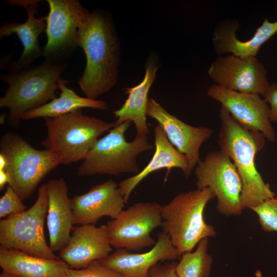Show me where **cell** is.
Wrapping results in <instances>:
<instances>
[{
    "label": "cell",
    "instance_id": "obj_11",
    "mask_svg": "<svg viewBox=\"0 0 277 277\" xmlns=\"http://www.w3.org/2000/svg\"><path fill=\"white\" fill-rule=\"evenodd\" d=\"M47 43L42 49L46 60L61 61L77 46L79 27L89 14L77 0H47Z\"/></svg>",
    "mask_w": 277,
    "mask_h": 277
},
{
    "label": "cell",
    "instance_id": "obj_32",
    "mask_svg": "<svg viewBox=\"0 0 277 277\" xmlns=\"http://www.w3.org/2000/svg\"><path fill=\"white\" fill-rule=\"evenodd\" d=\"M7 166V161L5 157L0 154V170H5Z\"/></svg>",
    "mask_w": 277,
    "mask_h": 277
},
{
    "label": "cell",
    "instance_id": "obj_18",
    "mask_svg": "<svg viewBox=\"0 0 277 277\" xmlns=\"http://www.w3.org/2000/svg\"><path fill=\"white\" fill-rule=\"evenodd\" d=\"M111 251L106 225H78L73 228L68 243L59 252V258L69 268L80 269L106 257Z\"/></svg>",
    "mask_w": 277,
    "mask_h": 277
},
{
    "label": "cell",
    "instance_id": "obj_20",
    "mask_svg": "<svg viewBox=\"0 0 277 277\" xmlns=\"http://www.w3.org/2000/svg\"><path fill=\"white\" fill-rule=\"evenodd\" d=\"M155 151L149 163L138 173L122 181L119 188L127 203L135 188L150 174L166 169L165 180L170 170L181 169L186 177L188 173V161L185 155L179 152L169 142L161 126L157 124L154 130Z\"/></svg>",
    "mask_w": 277,
    "mask_h": 277
},
{
    "label": "cell",
    "instance_id": "obj_8",
    "mask_svg": "<svg viewBox=\"0 0 277 277\" xmlns=\"http://www.w3.org/2000/svg\"><path fill=\"white\" fill-rule=\"evenodd\" d=\"M48 207L45 184L38 188L37 199L31 207L1 220L0 247L43 259L60 260L47 244L45 236L44 226Z\"/></svg>",
    "mask_w": 277,
    "mask_h": 277
},
{
    "label": "cell",
    "instance_id": "obj_33",
    "mask_svg": "<svg viewBox=\"0 0 277 277\" xmlns=\"http://www.w3.org/2000/svg\"><path fill=\"white\" fill-rule=\"evenodd\" d=\"M0 277H18V276H13L4 271H2V273L0 274Z\"/></svg>",
    "mask_w": 277,
    "mask_h": 277
},
{
    "label": "cell",
    "instance_id": "obj_2",
    "mask_svg": "<svg viewBox=\"0 0 277 277\" xmlns=\"http://www.w3.org/2000/svg\"><path fill=\"white\" fill-rule=\"evenodd\" d=\"M221 127L217 144L234 164L242 183L241 203L243 210L251 209L275 194L257 170L255 155L265 145L266 137L261 132L242 127L221 106Z\"/></svg>",
    "mask_w": 277,
    "mask_h": 277
},
{
    "label": "cell",
    "instance_id": "obj_23",
    "mask_svg": "<svg viewBox=\"0 0 277 277\" xmlns=\"http://www.w3.org/2000/svg\"><path fill=\"white\" fill-rule=\"evenodd\" d=\"M0 266L3 271L18 277H67L69 269L61 259H43L1 247Z\"/></svg>",
    "mask_w": 277,
    "mask_h": 277
},
{
    "label": "cell",
    "instance_id": "obj_16",
    "mask_svg": "<svg viewBox=\"0 0 277 277\" xmlns=\"http://www.w3.org/2000/svg\"><path fill=\"white\" fill-rule=\"evenodd\" d=\"M181 256L169 235L162 231L157 234L155 244L146 252L135 253L126 249H116L98 261L123 277H148L150 269L154 265L159 262L180 259Z\"/></svg>",
    "mask_w": 277,
    "mask_h": 277
},
{
    "label": "cell",
    "instance_id": "obj_19",
    "mask_svg": "<svg viewBox=\"0 0 277 277\" xmlns=\"http://www.w3.org/2000/svg\"><path fill=\"white\" fill-rule=\"evenodd\" d=\"M46 184L48 195L46 219L49 246L53 252H60L68 243L73 229L71 199L64 179H52Z\"/></svg>",
    "mask_w": 277,
    "mask_h": 277
},
{
    "label": "cell",
    "instance_id": "obj_6",
    "mask_svg": "<svg viewBox=\"0 0 277 277\" xmlns=\"http://www.w3.org/2000/svg\"><path fill=\"white\" fill-rule=\"evenodd\" d=\"M131 125V122H126L99 138L78 167L77 175L138 173L137 156L152 150L153 146L147 135H136L132 141H127L125 134Z\"/></svg>",
    "mask_w": 277,
    "mask_h": 277
},
{
    "label": "cell",
    "instance_id": "obj_1",
    "mask_svg": "<svg viewBox=\"0 0 277 277\" xmlns=\"http://www.w3.org/2000/svg\"><path fill=\"white\" fill-rule=\"evenodd\" d=\"M77 44L86 58L78 83L86 97L97 100L114 87L118 73L120 42L109 17L101 11L90 12L79 27Z\"/></svg>",
    "mask_w": 277,
    "mask_h": 277
},
{
    "label": "cell",
    "instance_id": "obj_28",
    "mask_svg": "<svg viewBox=\"0 0 277 277\" xmlns=\"http://www.w3.org/2000/svg\"><path fill=\"white\" fill-rule=\"evenodd\" d=\"M67 277H123L120 273L104 265L98 261L80 269L69 268Z\"/></svg>",
    "mask_w": 277,
    "mask_h": 277
},
{
    "label": "cell",
    "instance_id": "obj_4",
    "mask_svg": "<svg viewBox=\"0 0 277 277\" xmlns=\"http://www.w3.org/2000/svg\"><path fill=\"white\" fill-rule=\"evenodd\" d=\"M214 196L209 188L181 192L162 206L161 227L181 255L191 252L204 239L216 232L206 223L204 211Z\"/></svg>",
    "mask_w": 277,
    "mask_h": 277
},
{
    "label": "cell",
    "instance_id": "obj_3",
    "mask_svg": "<svg viewBox=\"0 0 277 277\" xmlns=\"http://www.w3.org/2000/svg\"><path fill=\"white\" fill-rule=\"evenodd\" d=\"M66 69L62 62L46 60L39 66L1 75L8 88L0 98V107L8 109L9 124L19 126L25 113L56 97L61 76Z\"/></svg>",
    "mask_w": 277,
    "mask_h": 277
},
{
    "label": "cell",
    "instance_id": "obj_12",
    "mask_svg": "<svg viewBox=\"0 0 277 277\" xmlns=\"http://www.w3.org/2000/svg\"><path fill=\"white\" fill-rule=\"evenodd\" d=\"M209 77L224 88L264 96L270 86L267 70L256 57L220 56L210 66Z\"/></svg>",
    "mask_w": 277,
    "mask_h": 277
},
{
    "label": "cell",
    "instance_id": "obj_22",
    "mask_svg": "<svg viewBox=\"0 0 277 277\" xmlns=\"http://www.w3.org/2000/svg\"><path fill=\"white\" fill-rule=\"evenodd\" d=\"M159 63L154 55L148 59L145 65V74L143 80L137 85L125 88L128 98L124 104L113 114L117 120L113 122V128L126 122H132L138 135H147L149 129L146 120V110L149 89L154 81Z\"/></svg>",
    "mask_w": 277,
    "mask_h": 277
},
{
    "label": "cell",
    "instance_id": "obj_15",
    "mask_svg": "<svg viewBox=\"0 0 277 277\" xmlns=\"http://www.w3.org/2000/svg\"><path fill=\"white\" fill-rule=\"evenodd\" d=\"M71 200L74 225L95 224L104 216L115 219L126 204L118 185L112 180L94 185Z\"/></svg>",
    "mask_w": 277,
    "mask_h": 277
},
{
    "label": "cell",
    "instance_id": "obj_14",
    "mask_svg": "<svg viewBox=\"0 0 277 277\" xmlns=\"http://www.w3.org/2000/svg\"><path fill=\"white\" fill-rule=\"evenodd\" d=\"M146 115L157 122L171 144L186 156L190 175L200 160V149L202 145L210 138L213 130L206 127H194L184 123L169 113L152 98L148 99Z\"/></svg>",
    "mask_w": 277,
    "mask_h": 277
},
{
    "label": "cell",
    "instance_id": "obj_7",
    "mask_svg": "<svg viewBox=\"0 0 277 277\" xmlns=\"http://www.w3.org/2000/svg\"><path fill=\"white\" fill-rule=\"evenodd\" d=\"M0 154L6 161L11 187L23 200L29 197L40 182L61 165L59 157L50 150L34 148L23 137L6 132L0 140Z\"/></svg>",
    "mask_w": 277,
    "mask_h": 277
},
{
    "label": "cell",
    "instance_id": "obj_10",
    "mask_svg": "<svg viewBox=\"0 0 277 277\" xmlns=\"http://www.w3.org/2000/svg\"><path fill=\"white\" fill-rule=\"evenodd\" d=\"M162 206L155 202H138L107 222L108 237L116 249L138 251L154 246L151 231L161 227Z\"/></svg>",
    "mask_w": 277,
    "mask_h": 277
},
{
    "label": "cell",
    "instance_id": "obj_21",
    "mask_svg": "<svg viewBox=\"0 0 277 277\" xmlns=\"http://www.w3.org/2000/svg\"><path fill=\"white\" fill-rule=\"evenodd\" d=\"M240 27L237 21H232L222 22L216 27L213 42L219 54L231 53L241 58L255 57L261 46L277 33V21L270 22L265 18L251 38L242 41L236 36Z\"/></svg>",
    "mask_w": 277,
    "mask_h": 277
},
{
    "label": "cell",
    "instance_id": "obj_5",
    "mask_svg": "<svg viewBox=\"0 0 277 277\" xmlns=\"http://www.w3.org/2000/svg\"><path fill=\"white\" fill-rule=\"evenodd\" d=\"M44 120L47 136L41 144L65 165L83 161L98 137L113 128V123L85 115L82 109Z\"/></svg>",
    "mask_w": 277,
    "mask_h": 277
},
{
    "label": "cell",
    "instance_id": "obj_27",
    "mask_svg": "<svg viewBox=\"0 0 277 277\" xmlns=\"http://www.w3.org/2000/svg\"><path fill=\"white\" fill-rule=\"evenodd\" d=\"M23 201L14 189L8 185L0 198V218L4 219L26 210L27 207Z\"/></svg>",
    "mask_w": 277,
    "mask_h": 277
},
{
    "label": "cell",
    "instance_id": "obj_29",
    "mask_svg": "<svg viewBox=\"0 0 277 277\" xmlns=\"http://www.w3.org/2000/svg\"><path fill=\"white\" fill-rule=\"evenodd\" d=\"M176 264L174 262L157 263L151 268L148 277H178L175 271Z\"/></svg>",
    "mask_w": 277,
    "mask_h": 277
},
{
    "label": "cell",
    "instance_id": "obj_30",
    "mask_svg": "<svg viewBox=\"0 0 277 277\" xmlns=\"http://www.w3.org/2000/svg\"><path fill=\"white\" fill-rule=\"evenodd\" d=\"M263 97L265 101L269 104L270 122L277 123V83L270 85Z\"/></svg>",
    "mask_w": 277,
    "mask_h": 277
},
{
    "label": "cell",
    "instance_id": "obj_25",
    "mask_svg": "<svg viewBox=\"0 0 277 277\" xmlns=\"http://www.w3.org/2000/svg\"><path fill=\"white\" fill-rule=\"evenodd\" d=\"M208 239L201 240L193 252L181 255L175 267L178 277H210L213 258L207 252Z\"/></svg>",
    "mask_w": 277,
    "mask_h": 277
},
{
    "label": "cell",
    "instance_id": "obj_24",
    "mask_svg": "<svg viewBox=\"0 0 277 277\" xmlns=\"http://www.w3.org/2000/svg\"><path fill=\"white\" fill-rule=\"evenodd\" d=\"M68 82L61 78L58 83V88L61 91L60 96L55 97L40 107L26 112L22 116V120L55 117L84 108L103 110L108 109V104L103 101L92 100L77 95L73 90L66 86V84Z\"/></svg>",
    "mask_w": 277,
    "mask_h": 277
},
{
    "label": "cell",
    "instance_id": "obj_13",
    "mask_svg": "<svg viewBox=\"0 0 277 277\" xmlns=\"http://www.w3.org/2000/svg\"><path fill=\"white\" fill-rule=\"evenodd\" d=\"M207 95L220 102L244 128L262 133L270 142L275 141L276 133L269 119L270 106L260 95L240 93L217 85L208 88Z\"/></svg>",
    "mask_w": 277,
    "mask_h": 277
},
{
    "label": "cell",
    "instance_id": "obj_31",
    "mask_svg": "<svg viewBox=\"0 0 277 277\" xmlns=\"http://www.w3.org/2000/svg\"><path fill=\"white\" fill-rule=\"evenodd\" d=\"M9 177L5 170H0V190L3 189L5 185L9 183Z\"/></svg>",
    "mask_w": 277,
    "mask_h": 277
},
{
    "label": "cell",
    "instance_id": "obj_9",
    "mask_svg": "<svg viewBox=\"0 0 277 277\" xmlns=\"http://www.w3.org/2000/svg\"><path fill=\"white\" fill-rule=\"evenodd\" d=\"M197 189L209 188L217 199L216 210L226 215H240L242 183L231 159L221 150L208 153L196 166Z\"/></svg>",
    "mask_w": 277,
    "mask_h": 277
},
{
    "label": "cell",
    "instance_id": "obj_34",
    "mask_svg": "<svg viewBox=\"0 0 277 277\" xmlns=\"http://www.w3.org/2000/svg\"><path fill=\"white\" fill-rule=\"evenodd\" d=\"M6 116L7 115L4 113L2 114V115L1 116V124H3V123L5 122L4 119H5Z\"/></svg>",
    "mask_w": 277,
    "mask_h": 277
},
{
    "label": "cell",
    "instance_id": "obj_17",
    "mask_svg": "<svg viewBox=\"0 0 277 277\" xmlns=\"http://www.w3.org/2000/svg\"><path fill=\"white\" fill-rule=\"evenodd\" d=\"M13 6L22 7L27 13L25 22L6 23L0 28V38L16 34L20 39L24 50L19 58L12 63L10 73H15L29 68L31 64L42 55V49L38 45V36L46 29V17H36L39 0H10Z\"/></svg>",
    "mask_w": 277,
    "mask_h": 277
},
{
    "label": "cell",
    "instance_id": "obj_26",
    "mask_svg": "<svg viewBox=\"0 0 277 277\" xmlns=\"http://www.w3.org/2000/svg\"><path fill=\"white\" fill-rule=\"evenodd\" d=\"M250 209L257 214L263 230L277 232V197L265 200Z\"/></svg>",
    "mask_w": 277,
    "mask_h": 277
}]
</instances>
